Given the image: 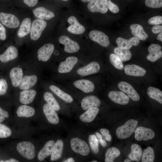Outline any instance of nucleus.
<instances>
[{
	"mask_svg": "<svg viewBox=\"0 0 162 162\" xmlns=\"http://www.w3.org/2000/svg\"><path fill=\"white\" fill-rule=\"evenodd\" d=\"M78 61V58L75 56L68 57L65 61L62 62L59 65L58 71L61 73L70 72Z\"/></svg>",
	"mask_w": 162,
	"mask_h": 162,
	"instance_id": "ddd939ff",
	"label": "nucleus"
},
{
	"mask_svg": "<svg viewBox=\"0 0 162 162\" xmlns=\"http://www.w3.org/2000/svg\"><path fill=\"white\" fill-rule=\"evenodd\" d=\"M64 144L61 140H58L55 143L51 154L50 160L53 161L59 159L62 157Z\"/></svg>",
	"mask_w": 162,
	"mask_h": 162,
	"instance_id": "7c9ffc66",
	"label": "nucleus"
},
{
	"mask_svg": "<svg viewBox=\"0 0 162 162\" xmlns=\"http://www.w3.org/2000/svg\"><path fill=\"white\" fill-rule=\"evenodd\" d=\"M18 152L24 158L32 160L35 156L34 145L30 142L23 141L19 142L16 146Z\"/></svg>",
	"mask_w": 162,
	"mask_h": 162,
	"instance_id": "f03ea898",
	"label": "nucleus"
},
{
	"mask_svg": "<svg viewBox=\"0 0 162 162\" xmlns=\"http://www.w3.org/2000/svg\"><path fill=\"white\" fill-rule=\"evenodd\" d=\"M95 135L98 138L99 141L103 147H105L107 146V143L104 140L102 139V136L98 132H96Z\"/></svg>",
	"mask_w": 162,
	"mask_h": 162,
	"instance_id": "8fccbe9b",
	"label": "nucleus"
},
{
	"mask_svg": "<svg viewBox=\"0 0 162 162\" xmlns=\"http://www.w3.org/2000/svg\"><path fill=\"white\" fill-rule=\"evenodd\" d=\"M58 41L60 43L64 46V51L67 52L75 53L80 50L79 44L66 35L61 36L58 39Z\"/></svg>",
	"mask_w": 162,
	"mask_h": 162,
	"instance_id": "0eeeda50",
	"label": "nucleus"
},
{
	"mask_svg": "<svg viewBox=\"0 0 162 162\" xmlns=\"http://www.w3.org/2000/svg\"><path fill=\"white\" fill-rule=\"evenodd\" d=\"M87 7L90 11L94 13L105 14L108 10V8L102 0H91L89 2Z\"/></svg>",
	"mask_w": 162,
	"mask_h": 162,
	"instance_id": "dca6fc26",
	"label": "nucleus"
},
{
	"mask_svg": "<svg viewBox=\"0 0 162 162\" xmlns=\"http://www.w3.org/2000/svg\"><path fill=\"white\" fill-rule=\"evenodd\" d=\"M12 134L11 129L4 124L0 123V138L8 137Z\"/></svg>",
	"mask_w": 162,
	"mask_h": 162,
	"instance_id": "79ce46f5",
	"label": "nucleus"
},
{
	"mask_svg": "<svg viewBox=\"0 0 162 162\" xmlns=\"http://www.w3.org/2000/svg\"><path fill=\"white\" fill-rule=\"evenodd\" d=\"M71 148L75 152L83 156H87L90 151L88 144L84 140L78 138H73L70 141Z\"/></svg>",
	"mask_w": 162,
	"mask_h": 162,
	"instance_id": "20e7f679",
	"label": "nucleus"
},
{
	"mask_svg": "<svg viewBox=\"0 0 162 162\" xmlns=\"http://www.w3.org/2000/svg\"><path fill=\"white\" fill-rule=\"evenodd\" d=\"M106 140L108 142H110L112 139L111 136L109 134L105 136Z\"/></svg>",
	"mask_w": 162,
	"mask_h": 162,
	"instance_id": "5fc2aeb1",
	"label": "nucleus"
},
{
	"mask_svg": "<svg viewBox=\"0 0 162 162\" xmlns=\"http://www.w3.org/2000/svg\"><path fill=\"white\" fill-rule=\"evenodd\" d=\"M92 162H97L98 161H97L96 160H94L92 161Z\"/></svg>",
	"mask_w": 162,
	"mask_h": 162,
	"instance_id": "680f3d73",
	"label": "nucleus"
},
{
	"mask_svg": "<svg viewBox=\"0 0 162 162\" xmlns=\"http://www.w3.org/2000/svg\"><path fill=\"white\" fill-rule=\"evenodd\" d=\"M116 42L118 47L130 49L133 46H137L140 42V40L135 37L130 38L129 39L118 37L116 39Z\"/></svg>",
	"mask_w": 162,
	"mask_h": 162,
	"instance_id": "5701e85b",
	"label": "nucleus"
},
{
	"mask_svg": "<svg viewBox=\"0 0 162 162\" xmlns=\"http://www.w3.org/2000/svg\"><path fill=\"white\" fill-rule=\"evenodd\" d=\"M157 39L161 41H162V32L160 33L158 35Z\"/></svg>",
	"mask_w": 162,
	"mask_h": 162,
	"instance_id": "6e6d98bb",
	"label": "nucleus"
},
{
	"mask_svg": "<svg viewBox=\"0 0 162 162\" xmlns=\"http://www.w3.org/2000/svg\"><path fill=\"white\" fill-rule=\"evenodd\" d=\"M32 12L37 19L43 20H49L55 16L53 12L43 7H38L34 9Z\"/></svg>",
	"mask_w": 162,
	"mask_h": 162,
	"instance_id": "f3484780",
	"label": "nucleus"
},
{
	"mask_svg": "<svg viewBox=\"0 0 162 162\" xmlns=\"http://www.w3.org/2000/svg\"><path fill=\"white\" fill-rule=\"evenodd\" d=\"M44 97L45 100L55 111L60 110V105L53 95L51 93L46 92L44 94Z\"/></svg>",
	"mask_w": 162,
	"mask_h": 162,
	"instance_id": "e433bc0d",
	"label": "nucleus"
},
{
	"mask_svg": "<svg viewBox=\"0 0 162 162\" xmlns=\"http://www.w3.org/2000/svg\"><path fill=\"white\" fill-rule=\"evenodd\" d=\"M138 124V121L135 120H128L125 124L117 129L116 134L118 138L124 139L130 137L134 132Z\"/></svg>",
	"mask_w": 162,
	"mask_h": 162,
	"instance_id": "f257e3e1",
	"label": "nucleus"
},
{
	"mask_svg": "<svg viewBox=\"0 0 162 162\" xmlns=\"http://www.w3.org/2000/svg\"><path fill=\"white\" fill-rule=\"evenodd\" d=\"M18 55L16 48L13 46L8 47L5 51L0 55V61L3 63H6L16 59Z\"/></svg>",
	"mask_w": 162,
	"mask_h": 162,
	"instance_id": "aec40b11",
	"label": "nucleus"
},
{
	"mask_svg": "<svg viewBox=\"0 0 162 162\" xmlns=\"http://www.w3.org/2000/svg\"><path fill=\"white\" fill-rule=\"evenodd\" d=\"M74 86L85 93L93 92L94 89V83L90 80L81 79L75 81L74 82Z\"/></svg>",
	"mask_w": 162,
	"mask_h": 162,
	"instance_id": "4be33fe9",
	"label": "nucleus"
},
{
	"mask_svg": "<svg viewBox=\"0 0 162 162\" xmlns=\"http://www.w3.org/2000/svg\"><path fill=\"white\" fill-rule=\"evenodd\" d=\"M148 23L151 25H158L162 23V16H157L151 17L148 20Z\"/></svg>",
	"mask_w": 162,
	"mask_h": 162,
	"instance_id": "a18cd8bd",
	"label": "nucleus"
},
{
	"mask_svg": "<svg viewBox=\"0 0 162 162\" xmlns=\"http://www.w3.org/2000/svg\"><path fill=\"white\" fill-rule=\"evenodd\" d=\"M37 80V76L34 75L25 76L18 86L19 88L22 90L29 89L35 85Z\"/></svg>",
	"mask_w": 162,
	"mask_h": 162,
	"instance_id": "393cba45",
	"label": "nucleus"
},
{
	"mask_svg": "<svg viewBox=\"0 0 162 162\" xmlns=\"http://www.w3.org/2000/svg\"><path fill=\"white\" fill-rule=\"evenodd\" d=\"M110 60L111 64L116 69L122 70L124 68L122 61L115 53H112L110 56Z\"/></svg>",
	"mask_w": 162,
	"mask_h": 162,
	"instance_id": "ea45409f",
	"label": "nucleus"
},
{
	"mask_svg": "<svg viewBox=\"0 0 162 162\" xmlns=\"http://www.w3.org/2000/svg\"><path fill=\"white\" fill-rule=\"evenodd\" d=\"M55 143L54 141L50 140L45 144L38 153V158L39 160L42 161L51 155Z\"/></svg>",
	"mask_w": 162,
	"mask_h": 162,
	"instance_id": "c85d7f7f",
	"label": "nucleus"
},
{
	"mask_svg": "<svg viewBox=\"0 0 162 162\" xmlns=\"http://www.w3.org/2000/svg\"><path fill=\"white\" fill-rule=\"evenodd\" d=\"M147 93L150 98L162 104V92L159 89L149 87L147 89Z\"/></svg>",
	"mask_w": 162,
	"mask_h": 162,
	"instance_id": "c9c22d12",
	"label": "nucleus"
},
{
	"mask_svg": "<svg viewBox=\"0 0 162 162\" xmlns=\"http://www.w3.org/2000/svg\"><path fill=\"white\" fill-rule=\"evenodd\" d=\"M36 94V92L34 89L23 90L20 93V101L22 104H27L32 103Z\"/></svg>",
	"mask_w": 162,
	"mask_h": 162,
	"instance_id": "cd10ccee",
	"label": "nucleus"
},
{
	"mask_svg": "<svg viewBox=\"0 0 162 162\" xmlns=\"http://www.w3.org/2000/svg\"><path fill=\"white\" fill-rule=\"evenodd\" d=\"M130 28L133 35L139 40H144L148 38V34L141 25L137 24H132L130 25Z\"/></svg>",
	"mask_w": 162,
	"mask_h": 162,
	"instance_id": "bb28decb",
	"label": "nucleus"
},
{
	"mask_svg": "<svg viewBox=\"0 0 162 162\" xmlns=\"http://www.w3.org/2000/svg\"><path fill=\"white\" fill-rule=\"evenodd\" d=\"M162 47L157 44H152L148 48L149 52L147 56V59L152 62H154L158 60L162 56Z\"/></svg>",
	"mask_w": 162,
	"mask_h": 162,
	"instance_id": "2eb2a0df",
	"label": "nucleus"
},
{
	"mask_svg": "<svg viewBox=\"0 0 162 162\" xmlns=\"http://www.w3.org/2000/svg\"><path fill=\"white\" fill-rule=\"evenodd\" d=\"M114 52L124 62L130 60L132 57L131 53L129 49L117 47L114 49Z\"/></svg>",
	"mask_w": 162,
	"mask_h": 162,
	"instance_id": "f704fd0d",
	"label": "nucleus"
},
{
	"mask_svg": "<svg viewBox=\"0 0 162 162\" xmlns=\"http://www.w3.org/2000/svg\"><path fill=\"white\" fill-rule=\"evenodd\" d=\"M100 69V67L98 63L93 62L79 68L77 70V73L82 76H86L98 73Z\"/></svg>",
	"mask_w": 162,
	"mask_h": 162,
	"instance_id": "f8f14e48",
	"label": "nucleus"
},
{
	"mask_svg": "<svg viewBox=\"0 0 162 162\" xmlns=\"http://www.w3.org/2000/svg\"><path fill=\"white\" fill-rule=\"evenodd\" d=\"M9 75L12 86L14 87L18 86L23 78L22 69L18 67H14L10 70Z\"/></svg>",
	"mask_w": 162,
	"mask_h": 162,
	"instance_id": "b1692460",
	"label": "nucleus"
},
{
	"mask_svg": "<svg viewBox=\"0 0 162 162\" xmlns=\"http://www.w3.org/2000/svg\"><path fill=\"white\" fill-rule=\"evenodd\" d=\"M8 112L0 107V122L3 121L5 118L9 117Z\"/></svg>",
	"mask_w": 162,
	"mask_h": 162,
	"instance_id": "09e8293b",
	"label": "nucleus"
},
{
	"mask_svg": "<svg viewBox=\"0 0 162 162\" xmlns=\"http://www.w3.org/2000/svg\"><path fill=\"white\" fill-rule=\"evenodd\" d=\"M142 162H153L154 159V150L151 147H148L145 149L142 155Z\"/></svg>",
	"mask_w": 162,
	"mask_h": 162,
	"instance_id": "58836bf2",
	"label": "nucleus"
},
{
	"mask_svg": "<svg viewBox=\"0 0 162 162\" xmlns=\"http://www.w3.org/2000/svg\"><path fill=\"white\" fill-rule=\"evenodd\" d=\"M46 26L47 23L44 20L38 19L34 20L32 23L30 32L31 39L34 41L38 40Z\"/></svg>",
	"mask_w": 162,
	"mask_h": 162,
	"instance_id": "7ed1b4c3",
	"label": "nucleus"
},
{
	"mask_svg": "<svg viewBox=\"0 0 162 162\" xmlns=\"http://www.w3.org/2000/svg\"><path fill=\"white\" fill-rule=\"evenodd\" d=\"M24 3L29 7L35 6L38 2V0H23Z\"/></svg>",
	"mask_w": 162,
	"mask_h": 162,
	"instance_id": "3c124183",
	"label": "nucleus"
},
{
	"mask_svg": "<svg viewBox=\"0 0 162 162\" xmlns=\"http://www.w3.org/2000/svg\"><path fill=\"white\" fill-rule=\"evenodd\" d=\"M108 96L112 101L121 105H126L129 101V98L122 92L110 91L108 93Z\"/></svg>",
	"mask_w": 162,
	"mask_h": 162,
	"instance_id": "4468645a",
	"label": "nucleus"
},
{
	"mask_svg": "<svg viewBox=\"0 0 162 162\" xmlns=\"http://www.w3.org/2000/svg\"><path fill=\"white\" fill-rule=\"evenodd\" d=\"M119 89L126 93L128 96L134 101H138L140 97L133 87L128 83L125 81H121L118 84Z\"/></svg>",
	"mask_w": 162,
	"mask_h": 162,
	"instance_id": "9d476101",
	"label": "nucleus"
},
{
	"mask_svg": "<svg viewBox=\"0 0 162 162\" xmlns=\"http://www.w3.org/2000/svg\"><path fill=\"white\" fill-rule=\"evenodd\" d=\"M54 45L51 43L46 44L41 47L38 51V60L46 62L50 58L54 50Z\"/></svg>",
	"mask_w": 162,
	"mask_h": 162,
	"instance_id": "1a4fd4ad",
	"label": "nucleus"
},
{
	"mask_svg": "<svg viewBox=\"0 0 162 162\" xmlns=\"http://www.w3.org/2000/svg\"><path fill=\"white\" fill-rule=\"evenodd\" d=\"M63 162H74L75 161L74 159L72 158H68L67 160H64Z\"/></svg>",
	"mask_w": 162,
	"mask_h": 162,
	"instance_id": "4d7b16f0",
	"label": "nucleus"
},
{
	"mask_svg": "<svg viewBox=\"0 0 162 162\" xmlns=\"http://www.w3.org/2000/svg\"><path fill=\"white\" fill-rule=\"evenodd\" d=\"M134 132L135 138L139 141H146L153 139L155 136L154 133L152 129L142 126L136 128Z\"/></svg>",
	"mask_w": 162,
	"mask_h": 162,
	"instance_id": "423d86ee",
	"label": "nucleus"
},
{
	"mask_svg": "<svg viewBox=\"0 0 162 162\" xmlns=\"http://www.w3.org/2000/svg\"><path fill=\"white\" fill-rule=\"evenodd\" d=\"M124 162H131V161H130V160L129 159H126L124 160Z\"/></svg>",
	"mask_w": 162,
	"mask_h": 162,
	"instance_id": "bf43d9fd",
	"label": "nucleus"
},
{
	"mask_svg": "<svg viewBox=\"0 0 162 162\" xmlns=\"http://www.w3.org/2000/svg\"><path fill=\"white\" fill-rule=\"evenodd\" d=\"M67 21L71 25L67 28V30L70 33L79 34L83 33L85 31V27L79 23L75 16H70Z\"/></svg>",
	"mask_w": 162,
	"mask_h": 162,
	"instance_id": "9b49d317",
	"label": "nucleus"
},
{
	"mask_svg": "<svg viewBox=\"0 0 162 162\" xmlns=\"http://www.w3.org/2000/svg\"><path fill=\"white\" fill-rule=\"evenodd\" d=\"M101 104L100 100L96 96L90 95L84 98L81 102V106L84 110H86L93 107H98Z\"/></svg>",
	"mask_w": 162,
	"mask_h": 162,
	"instance_id": "412c9836",
	"label": "nucleus"
},
{
	"mask_svg": "<svg viewBox=\"0 0 162 162\" xmlns=\"http://www.w3.org/2000/svg\"><path fill=\"white\" fill-rule=\"evenodd\" d=\"M83 2H87L90 1L91 0H81Z\"/></svg>",
	"mask_w": 162,
	"mask_h": 162,
	"instance_id": "052dcab7",
	"label": "nucleus"
},
{
	"mask_svg": "<svg viewBox=\"0 0 162 162\" xmlns=\"http://www.w3.org/2000/svg\"><path fill=\"white\" fill-rule=\"evenodd\" d=\"M35 111L33 107L26 105L20 106L17 108L16 113L18 116L22 117H30L34 116Z\"/></svg>",
	"mask_w": 162,
	"mask_h": 162,
	"instance_id": "2f4dec72",
	"label": "nucleus"
},
{
	"mask_svg": "<svg viewBox=\"0 0 162 162\" xmlns=\"http://www.w3.org/2000/svg\"><path fill=\"white\" fill-rule=\"evenodd\" d=\"M31 20L30 18L27 17L24 19L18 31V36L19 38H22L29 34L31 31Z\"/></svg>",
	"mask_w": 162,
	"mask_h": 162,
	"instance_id": "a878e982",
	"label": "nucleus"
},
{
	"mask_svg": "<svg viewBox=\"0 0 162 162\" xmlns=\"http://www.w3.org/2000/svg\"><path fill=\"white\" fill-rule=\"evenodd\" d=\"M89 145L92 152L94 154H98L99 151V140L94 134L89 135L88 137Z\"/></svg>",
	"mask_w": 162,
	"mask_h": 162,
	"instance_id": "a19ab883",
	"label": "nucleus"
},
{
	"mask_svg": "<svg viewBox=\"0 0 162 162\" xmlns=\"http://www.w3.org/2000/svg\"><path fill=\"white\" fill-rule=\"evenodd\" d=\"M152 31L154 34L160 33L162 32V26L158 25H155L152 28Z\"/></svg>",
	"mask_w": 162,
	"mask_h": 162,
	"instance_id": "603ef678",
	"label": "nucleus"
},
{
	"mask_svg": "<svg viewBox=\"0 0 162 162\" xmlns=\"http://www.w3.org/2000/svg\"><path fill=\"white\" fill-rule=\"evenodd\" d=\"M100 131L104 136H105L110 133L109 130L105 128H101L100 130Z\"/></svg>",
	"mask_w": 162,
	"mask_h": 162,
	"instance_id": "864d4df0",
	"label": "nucleus"
},
{
	"mask_svg": "<svg viewBox=\"0 0 162 162\" xmlns=\"http://www.w3.org/2000/svg\"><path fill=\"white\" fill-rule=\"evenodd\" d=\"M63 0V1H68V0Z\"/></svg>",
	"mask_w": 162,
	"mask_h": 162,
	"instance_id": "e2e57ef3",
	"label": "nucleus"
},
{
	"mask_svg": "<svg viewBox=\"0 0 162 162\" xmlns=\"http://www.w3.org/2000/svg\"><path fill=\"white\" fill-rule=\"evenodd\" d=\"M124 68L125 74L129 76H142L146 73L144 69L135 64L126 65Z\"/></svg>",
	"mask_w": 162,
	"mask_h": 162,
	"instance_id": "6ab92c4d",
	"label": "nucleus"
},
{
	"mask_svg": "<svg viewBox=\"0 0 162 162\" xmlns=\"http://www.w3.org/2000/svg\"><path fill=\"white\" fill-rule=\"evenodd\" d=\"M8 85L6 80L2 79L0 80V96L4 95L6 93Z\"/></svg>",
	"mask_w": 162,
	"mask_h": 162,
	"instance_id": "49530a36",
	"label": "nucleus"
},
{
	"mask_svg": "<svg viewBox=\"0 0 162 162\" xmlns=\"http://www.w3.org/2000/svg\"><path fill=\"white\" fill-rule=\"evenodd\" d=\"M107 8L113 13H118L119 11L118 6L112 2L111 0H102Z\"/></svg>",
	"mask_w": 162,
	"mask_h": 162,
	"instance_id": "37998d69",
	"label": "nucleus"
},
{
	"mask_svg": "<svg viewBox=\"0 0 162 162\" xmlns=\"http://www.w3.org/2000/svg\"><path fill=\"white\" fill-rule=\"evenodd\" d=\"M50 89L58 96L67 103H71L73 101L72 97L61 90L58 87L53 85L49 87Z\"/></svg>",
	"mask_w": 162,
	"mask_h": 162,
	"instance_id": "473e14b6",
	"label": "nucleus"
},
{
	"mask_svg": "<svg viewBox=\"0 0 162 162\" xmlns=\"http://www.w3.org/2000/svg\"><path fill=\"white\" fill-rule=\"evenodd\" d=\"M44 113L48 121L53 124L59 122V117L55 110L48 104H46L43 107Z\"/></svg>",
	"mask_w": 162,
	"mask_h": 162,
	"instance_id": "a211bd4d",
	"label": "nucleus"
},
{
	"mask_svg": "<svg viewBox=\"0 0 162 162\" xmlns=\"http://www.w3.org/2000/svg\"><path fill=\"white\" fill-rule=\"evenodd\" d=\"M0 21L8 28H15L20 25V21L15 15L4 12L0 13Z\"/></svg>",
	"mask_w": 162,
	"mask_h": 162,
	"instance_id": "39448f33",
	"label": "nucleus"
},
{
	"mask_svg": "<svg viewBox=\"0 0 162 162\" xmlns=\"http://www.w3.org/2000/svg\"><path fill=\"white\" fill-rule=\"evenodd\" d=\"M131 152L128 155L129 158L132 161L139 162L141 158L142 149L140 146L136 144H133L131 146Z\"/></svg>",
	"mask_w": 162,
	"mask_h": 162,
	"instance_id": "72a5a7b5",
	"label": "nucleus"
},
{
	"mask_svg": "<svg viewBox=\"0 0 162 162\" xmlns=\"http://www.w3.org/2000/svg\"><path fill=\"white\" fill-rule=\"evenodd\" d=\"M89 36L91 40L104 47H107L110 44L108 36L102 32L92 30L89 34Z\"/></svg>",
	"mask_w": 162,
	"mask_h": 162,
	"instance_id": "6e6552de",
	"label": "nucleus"
},
{
	"mask_svg": "<svg viewBox=\"0 0 162 162\" xmlns=\"http://www.w3.org/2000/svg\"><path fill=\"white\" fill-rule=\"evenodd\" d=\"M120 154L119 150L114 147L109 148L105 154L106 162H113L115 159Z\"/></svg>",
	"mask_w": 162,
	"mask_h": 162,
	"instance_id": "4c0bfd02",
	"label": "nucleus"
},
{
	"mask_svg": "<svg viewBox=\"0 0 162 162\" xmlns=\"http://www.w3.org/2000/svg\"><path fill=\"white\" fill-rule=\"evenodd\" d=\"M98 107H91L87 110L80 117L81 121L85 122H90L95 118L99 111Z\"/></svg>",
	"mask_w": 162,
	"mask_h": 162,
	"instance_id": "c756f323",
	"label": "nucleus"
},
{
	"mask_svg": "<svg viewBox=\"0 0 162 162\" xmlns=\"http://www.w3.org/2000/svg\"><path fill=\"white\" fill-rule=\"evenodd\" d=\"M9 162H19L17 160L14 159H10L9 160Z\"/></svg>",
	"mask_w": 162,
	"mask_h": 162,
	"instance_id": "13d9d810",
	"label": "nucleus"
},
{
	"mask_svg": "<svg viewBox=\"0 0 162 162\" xmlns=\"http://www.w3.org/2000/svg\"><path fill=\"white\" fill-rule=\"evenodd\" d=\"M145 4L151 8H159L162 7V0H145Z\"/></svg>",
	"mask_w": 162,
	"mask_h": 162,
	"instance_id": "c03bdc74",
	"label": "nucleus"
},
{
	"mask_svg": "<svg viewBox=\"0 0 162 162\" xmlns=\"http://www.w3.org/2000/svg\"><path fill=\"white\" fill-rule=\"evenodd\" d=\"M6 38V30L3 26L0 23V40H4Z\"/></svg>",
	"mask_w": 162,
	"mask_h": 162,
	"instance_id": "de8ad7c7",
	"label": "nucleus"
}]
</instances>
